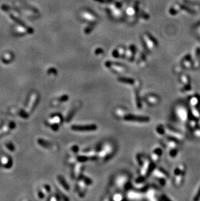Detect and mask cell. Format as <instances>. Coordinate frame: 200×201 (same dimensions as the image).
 <instances>
[{"instance_id":"6da1fadb","label":"cell","mask_w":200,"mask_h":201,"mask_svg":"<svg viewBox=\"0 0 200 201\" xmlns=\"http://www.w3.org/2000/svg\"><path fill=\"white\" fill-rule=\"evenodd\" d=\"M96 150L98 153L97 160L105 163L113 157L116 151V147L112 141H106L99 144L96 147Z\"/></svg>"},{"instance_id":"7a4b0ae2","label":"cell","mask_w":200,"mask_h":201,"mask_svg":"<svg viewBox=\"0 0 200 201\" xmlns=\"http://www.w3.org/2000/svg\"><path fill=\"white\" fill-rule=\"evenodd\" d=\"M136 159L138 164V176L147 178L155 168L154 162L143 154L136 155Z\"/></svg>"},{"instance_id":"3957f363","label":"cell","mask_w":200,"mask_h":201,"mask_svg":"<svg viewBox=\"0 0 200 201\" xmlns=\"http://www.w3.org/2000/svg\"><path fill=\"white\" fill-rule=\"evenodd\" d=\"M130 179V174H127V173H125V172H123V173H120L115 176L114 179L113 180H114L113 183H114V186L117 187L118 189L121 190H127L131 188L129 186Z\"/></svg>"},{"instance_id":"277c9868","label":"cell","mask_w":200,"mask_h":201,"mask_svg":"<svg viewBox=\"0 0 200 201\" xmlns=\"http://www.w3.org/2000/svg\"><path fill=\"white\" fill-rule=\"evenodd\" d=\"M77 180L76 184V192L79 197L83 198L85 197L87 187L92 184V180L89 177L83 175Z\"/></svg>"},{"instance_id":"5b68a950","label":"cell","mask_w":200,"mask_h":201,"mask_svg":"<svg viewBox=\"0 0 200 201\" xmlns=\"http://www.w3.org/2000/svg\"><path fill=\"white\" fill-rule=\"evenodd\" d=\"M64 121V118L62 115L59 113L52 115L48 119V123L53 131H57L59 129L60 126Z\"/></svg>"},{"instance_id":"8992f818","label":"cell","mask_w":200,"mask_h":201,"mask_svg":"<svg viewBox=\"0 0 200 201\" xmlns=\"http://www.w3.org/2000/svg\"><path fill=\"white\" fill-rule=\"evenodd\" d=\"M152 174L161 186H164L165 184L166 180L169 177L167 172L164 169L160 167L155 168L152 172Z\"/></svg>"},{"instance_id":"52a82bcc","label":"cell","mask_w":200,"mask_h":201,"mask_svg":"<svg viewBox=\"0 0 200 201\" xmlns=\"http://www.w3.org/2000/svg\"><path fill=\"white\" fill-rule=\"evenodd\" d=\"M105 66L112 72L117 74H122L127 72V67H125L124 65L119 64V63H117L107 62L105 63Z\"/></svg>"},{"instance_id":"ba28073f","label":"cell","mask_w":200,"mask_h":201,"mask_svg":"<svg viewBox=\"0 0 200 201\" xmlns=\"http://www.w3.org/2000/svg\"><path fill=\"white\" fill-rule=\"evenodd\" d=\"M118 81L121 83L125 85L133 87L135 89H139L141 87V82L133 78L120 77L118 78Z\"/></svg>"},{"instance_id":"9c48e42d","label":"cell","mask_w":200,"mask_h":201,"mask_svg":"<svg viewBox=\"0 0 200 201\" xmlns=\"http://www.w3.org/2000/svg\"><path fill=\"white\" fill-rule=\"evenodd\" d=\"M123 120L127 122H133V123H148L150 120V118L146 116H140V115H135L133 114H130L129 113L123 118Z\"/></svg>"},{"instance_id":"30bf717a","label":"cell","mask_w":200,"mask_h":201,"mask_svg":"<svg viewBox=\"0 0 200 201\" xmlns=\"http://www.w3.org/2000/svg\"><path fill=\"white\" fill-rule=\"evenodd\" d=\"M166 128V134H168V136H169L172 138L177 140V141H183L185 139V136L181 132L178 131L176 129L172 128L170 126H165Z\"/></svg>"},{"instance_id":"8fae6325","label":"cell","mask_w":200,"mask_h":201,"mask_svg":"<svg viewBox=\"0 0 200 201\" xmlns=\"http://www.w3.org/2000/svg\"><path fill=\"white\" fill-rule=\"evenodd\" d=\"M85 169L84 163H77L73 165V168L71 173V176L73 179H79L83 175Z\"/></svg>"},{"instance_id":"7c38bea8","label":"cell","mask_w":200,"mask_h":201,"mask_svg":"<svg viewBox=\"0 0 200 201\" xmlns=\"http://www.w3.org/2000/svg\"><path fill=\"white\" fill-rule=\"evenodd\" d=\"M98 127L96 124H85V125H72L71 126V129L74 131L80 132H87V131H96Z\"/></svg>"},{"instance_id":"4fadbf2b","label":"cell","mask_w":200,"mask_h":201,"mask_svg":"<svg viewBox=\"0 0 200 201\" xmlns=\"http://www.w3.org/2000/svg\"><path fill=\"white\" fill-rule=\"evenodd\" d=\"M143 100L149 106L153 107L156 106L157 105L159 104L160 98L158 95L153 93H150L146 95L143 98Z\"/></svg>"},{"instance_id":"5bb4252c","label":"cell","mask_w":200,"mask_h":201,"mask_svg":"<svg viewBox=\"0 0 200 201\" xmlns=\"http://www.w3.org/2000/svg\"><path fill=\"white\" fill-rule=\"evenodd\" d=\"M175 113L177 117L183 123H186L188 120V112L185 107L183 105L178 106L176 108Z\"/></svg>"},{"instance_id":"9a60e30c","label":"cell","mask_w":200,"mask_h":201,"mask_svg":"<svg viewBox=\"0 0 200 201\" xmlns=\"http://www.w3.org/2000/svg\"><path fill=\"white\" fill-rule=\"evenodd\" d=\"M81 106V102H75V104L73 105V106L72 107V108H71V109L69 110L68 114L66 115V117L64 118V120L66 122H67V123L71 121V120H72L73 118V116L76 114V113H77L78 112V110L80 109Z\"/></svg>"},{"instance_id":"2e32d148","label":"cell","mask_w":200,"mask_h":201,"mask_svg":"<svg viewBox=\"0 0 200 201\" xmlns=\"http://www.w3.org/2000/svg\"><path fill=\"white\" fill-rule=\"evenodd\" d=\"M146 198L149 200H159L161 195L158 193V190L154 187H148L146 190Z\"/></svg>"},{"instance_id":"e0dca14e","label":"cell","mask_w":200,"mask_h":201,"mask_svg":"<svg viewBox=\"0 0 200 201\" xmlns=\"http://www.w3.org/2000/svg\"><path fill=\"white\" fill-rule=\"evenodd\" d=\"M180 82L182 84V91L183 92L188 91L191 89L190 80L187 75L182 74L180 77Z\"/></svg>"},{"instance_id":"ac0fdd59","label":"cell","mask_w":200,"mask_h":201,"mask_svg":"<svg viewBox=\"0 0 200 201\" xmlns=\"http://www.w3.org/2000/svg\"><path fill=\"white\" fill-rule=\"evenodd\" d=\"M88 158V160L95 161L98 159V153H97L96 149H89L83 150L81 153Z\"/></svg>"},{"instance_id":"d6986e66","label":"cell","mask_w":200,"mask_h":201,"mask_svg":"<svg viewBox=\"0 0 200 201\" xmlns=\"http://www.w3.org/2000/svg\"><path fill=\"white\" fill-rule=\"evenodd\" d=\"M126 197L130 200H138L141 198L140 191H139V190L136 189H131V188H129V189H127Z\"/></svg>"},{"instance_id":"ffe728a7","label":"cell","mask_w":200,"mask_h":201,"mask_svg":"<svg viewBox=\"0 0 200 201\" xmlns=\"http://www.w3.org/2000/svg\"><path fill=\"white\" fill-rule=\"evenodd\" d=\"M70 97L67 94H62L61 96L56 98L54 100H52L51 104L54 107H58L60 106V105H62L64 103L66 102L68 100H69Z\"/></svg>"},{"instance_id":"44dd1931","label":"cell","mask_w":200,"mask_h":201,"mask_svg":"<svg viewBox=\"0 0 200 201\" xmlns=\"http://www.w3.org/2000/svg\"><path fill=\"white\" fill-rule=\"evenodd\" d=\"M162 154V150L160 148H155L153 150L151 154V158L150 159L153 161L154 163H157L158 161H159L160 158L161 157Z\"/></svg>"},{"instance_id":"7402d4cb","label":"cell","mask_w":200,"mask_h":201,"mask_svg":"<svg viewBox=\"0 0 200 201\" xmlns=\"http://www.w3.org/2000/svg\"><path fill=\"white\" fill-rule=\"evenodd\" d=\"M129 113V111L127 110V108L123 107L116 108V109L114 111L115 117L118 118H122V119H123V118H124Z\"/></svg>"},{"instance_id":"603a6c76","label":"cell","mask_w":200,"mask_h":201,"mask_svg":"<svg viewBox=\"0 0 200 201\" xmlns=\"http://www.w3.org/2000/svg\"><path fill=\"white\" fill-rule=\"evenodd\" d=\"M186 171H181L180 173L175 175L174 184L176 187H180L182 185L185 178Z\"/></svg>"},{"instance_id":"cb8c5ba5","label":"cell","mask_w":200,"mask_h":201,"mask_svg":"<svg viewBox=\"0 0 200 201\" xmlns=\"http://www.w3.org/2000/svg\"><path fill=\"white\" fill-rule=\"evenodd\" d=\"M164 143L166 145V146L170 149H177V147L179 145V141H177V140L172 138V137L168 136L167 139L166 140Z\"/></svg>"},{"instance_id":"d4e9b609","label":"cell","mask_w":200,"mask_h":201,"mask_svg":"<svg viewBox=\"0 0 200 201\" xmlns=\"http://www.w3.org/2000/svg\"><path fill=\"white\" fill-rule=\"evenodd\" d=\"M57 182L58 184L60 185V186L61 187V188L64 190L65 191H70V186L68 184L67 182L66 181L64 177H62L61 175H58L57 177Z\"/></svg>"},{"instance_id":"484cf974","label":"cell","mask_w":200,"mask_h":201,"mask_svg":"<svg viewBox=\"0 0 200 201\" xmlns=\"http://www.w3.org/2000/svg\"><path fill=\"white\" fill-rule=\"evenodd\" d=\"M189 104L191 107H198L200 105V96L195 94L189 99Z\"/></svg>"},{"instance_id":"4316f807","label":"cell","mask_w":200,"mask_h":201,"mask_svg":"<svg viewBox=\"0 0 200 201\" xmlns=\"http://www.w3.org/2000/svg\"><path fill=\"white\" fill-rule=\"evenodd\" d=\"M125 199L124 195L120 191H116L114 192V193L112 195L111 198H110V200H114V201H119V200H123Z\"/></svg>"},{"instance_id":"83f0119b","label":"cell","mask_w":200,"mask_h":201,"mask_svg":"<svg viewBox=\"0 0 200 201\" xmlns=\"http://www.w3.org/2000/svg\"><path fill=\"white\" fill-rule=\"evenodd\" d=\"M135 98L136 107L138 109H141L142 107V99L139 95V89H135Z\"/></svg>"},{"instance_id":"f1b7e54d","label":"cell","mask_w":200,"mask_h":201,"mask_svg":"<svg viewBox=\"0 0 200 201\" xmlns=\"http://www.w3.org/2000/svg\"><path fill=\"white\" fill-rule=\"evenodd\" d=\"M191 114L197 120L200 119V109L199 107H191Z\"/></svg>"},{"instance_id":"f546056e","label":"cell","mask_w":200,"mask_h":201,"mask_svg":"<svg viewBox=\"0 0 200 201\" xmlns=\"http://www.w3.org/2000/svg\"><path fill=\"white\" fill-rule=\"evenodd\" d=\"M155 131H156V133L159 135V136H164L166 134V128L165 126H164L162 124H159V125H158L156 128H155Z\"/></svg>"},{"instance_id":"4dcf8cb0","label":"cell","mask_w":200,"mask_h":201,"mask_svg":"<svg viewBox=\"0 0 200 201\" xmlns=\"http://www.w3.org/2000/svg\"><path fill=\"white\" fill-rule=\"evenodd\" d=\"M188 122L189 127L192 129H195L198 126V122L197 121V119H196V118H191V119L188 120Z\"/></svg>"},{"instance_id":"1f68e13d","label":"cell","mask_w":200,"mask_h":201,"mask_svg":"<svg viewBox=\"0 0 200 201\" xmlns=\"http://www.w3.org/2000/svg\"><path fill=\"white\" fill-rule=\"evenodd\" d=\"M42 145V147L44 148H46V149H50L52 150H53L54 149H57V147H55V145H53L52 143L48 141H42V144H41Z\"/></svg>"},{"instance_id":"d6a6232c","label":"cell","mask_w":200,"mask_h":201,"mask_svg":"<svg viewBox=\"0 0 200 201\" xmlns=\"http://www.w3.org/2000/svg\"><path fill=\"white\" fill-rule=\"evenodd\" d=\"M179 152V150L178 149H170L169 151V156H170V158H174L176 156H177Z\"/></svg>"},{"instance_id":"836d02e7","label":"cell","mask_w":200,"mask_h":201,"mask_svg":"<svg viewBox=\"0 0 200 201\" xmlns=\"http://www.w3.org/2000/svg\"><path fill=\"white\" fill-rule=\"evenodd\" d=\"M70 150L73 154H77L79 151V148L77 145H73Z\"/></svg>"},{"instance_id":"e575fe53","label":"cell","mask_w":200,"mask_h":201,"mask_svg":"<svg viewBox=\"0 0 200 201\" xmlns=\"http://www.w3.org/2000/svg\"><path fill=\"white\" fill-rule=\"evenodd\" d=\"M184 67L186 68H190L192 67V63L190 59H185L183 62Z\"/></svg>"},{"instance_id":"d590c367","label":"cell","mask_w":200,"mask_h":201,"mask_svg":"<svg viewBox=\"0 0 200 201\" xmlns=\"http://www.w3.org/2000/svg\"><path fill=\"white\" fill-rule=\"evenodd\" d=\"M194 135L196 137H198V138H200V126L199 128H196L195 129H194Z\"/></svg>"},{"instance_id":"8d00e7d4","label":"cell","mask_w":200,"mask_h":201,"mask_svg":"<svg viewBox=\"0 0 200 201\" xmlns=\"http://www.w3.org/2000/svg\"><path fill=\"white\" fill-rule=\"evenodd\" d=\"M200 199V186L199 187V189H198V191H197L196 193L194 195V197L193 198V200L194 201H197Z\"/></svg>"}]
</instances>
